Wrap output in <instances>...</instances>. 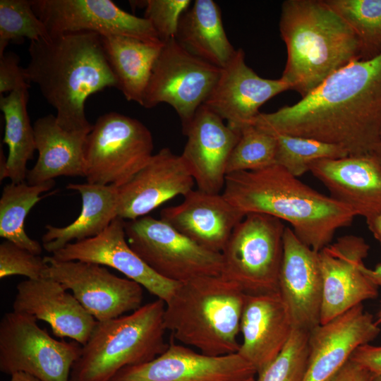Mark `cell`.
<instances>
[{"instance_id": "6da1fadb", "label": "cell", "mask_w": 381, "mask_h": 381, "mask_svg": "<svg viewBox=\"0 0 381 381\" xmlns=\"http://www.w3.org/2000/svg\"><path fill=\"white\" fill-rule=\"evenodd\" d=\"M253 125L332 144L349 155L370 153L381 141V54L339 69L293 105L260 113Z\"/></svg>"}, {"instance_id": "7a4b0ae2", "label": "cell", "mask_w": 381, "mask_h": 381, "mask_svg": "<svg viewBox=\"0 0 381 381\" xmlns=\"http://www.w3.org/2000/svg\"><path fill=\"white\" fill-rule=\"evenodd\" d=\"M27 81L36 84L56 111L59 125L69 132L89 133L87 99L107 87H116L101 36L91 32L64 33L30 42Z\"/></svg>"}, {"instance_id": "3957f363", "label": "cell", "mask_w": 381, "mask_h": 381, "mask_svg": "<svg viewBox=\"0 0 381 381\" xmlns=\"http://www.w3.org/2000/svg\"><path fill=\"white\" fill-rule=\"evenodd\" d=\"M222 195L244 215L261 213L288 222L296 236L317 252L356 217L277 164L227 174Z\"/></svg>"}, {"instance_id": "277c9868", "label": "cell", "mask_w": 381, "mask_h": 381, "mask_svg": "<svg viewBox=\"0 0 381 381\" xmlns=\"http://www.w3.org/2000/svg\"><path fill=\"white\" fill-rule=\"evenodd\" d=\"M279 32L287 52L281 78L301 98L350 63L362 60L359 40L324 0H286Z\"/></svg>"}, {"instance_id": "5b68a950", "label": "cell", "mask_w": 381, "mask_h": 381, "mask_svg": "<svg viewBox=\"0 0 381 381\" xmlns=\"http://www.w3.org/2000/svg\"><path fill=\"white\" fill-rule=\"evenodd\" d=\"M246 298L221 274L179 283L165 303L164 325L181 344L212 356L237 353Z\"/></svg>"}, {"instance_id": "8992f818", "label": "cell", "mask_w": 381, "mask_h": 381, "mask_svg": "<svg viewBox=\"0 0 381 381\" xmlns=\"http://www.w3.org/2000/svg\"><path fill=\"white\" fill-rule=\"evenodd\" d=\"M161 299L116 318L97 321L69 381H109L121 369L148 362L168 347Z\"/></svg>"}, {"instance_id": "52a82bcc", "label": "cell", "mask_w": 381, "mask_h": 381, "mask_svg": "<svg viewBox=\"0 0 381 381\" xmlns=\"http://www.w3.org/2000/svg\"><path fill=\"white\" fill-rule=\"evenodd\" d=\"M285 227L265 214H246L221 253V275L246 294L278 292Z\"/></svg>"}, {"instance_id": "ba28073f", "label": "cell", "mask_w": 381, "mask_h": 381, "mask_svg": "<svg viewBox=\"0 0 381 381\" xmlns=\"http://www.w3.org/2000/svg\"><path fill=\"white\" fill-rule=\"evenodd\" d=\"M153 140L140 121L111 111L97 119L85 146L87 182L120 187L152 157Z\"/></svg>"}, {"instance_id": "9c48e42d", "label": "cell", "mask_w": 381, "mask_h": 381, "mask_svg": "<svg viewBox=\"0 0 381 381\" xmlns=\"http://www.w3.org/2000/svg\"><path fill=\"white\" fill-rule=\"evenodd\" d=\"M82 345L51 337L37 320L15 311L0 322V370L11 375L23 372L41 381H69Z\"/></svg>"}, {"instance_id": "30bf717a", "label": "cell", "mask_w": 381, "mask_h": 381, "mask_svg": "<svg viewBox=\"0 0 381 381\" xmlns=\"http://www.w3.org/2000/svg\"><path fill=\"white\" fill-rule=\"evenodd\" d=\"M131 249L158 275L183 283L221 274V253L201 247L162 219L144 216L125 221Z\"/></svg>"}, {"instance_id": "8fae6325", "label": "cell", "mask_w": 381, "mask_h": 381, "mask_svg": "<svg viewBox=\"0 0 381 381\" xmlns=\"http://www.w3.org/2000/svg\"><path fill=\"white\" fill-rule=\"evenodd\" d=\"M221 71L190 54L176 38L171 39L164 42L154 64L141 106L150 109L159 103L169 104L184 128L211 94Z\"/></svg>"}, {"instance_id": "7c38bea8", "label": "cell", "mask_w": 381, "mask_h": 381, "mask_svg": "<svg viewBox=\"0 0 381 381\" xmlns=\"http://www.w3.org/2000/svg\"><path fill=\"white\" fill-rule=\"evenodd\" d=\"M43 277L60 283L97 321H105L135 311L143 305V287L121 278L105 267L83 261H59L44 256Z\"/></svg>"}, {"instance_id": "4fadbf2b", "label": "cell", "mask_w": 381, "mask_h": 381, "mask_svg": "<svg viewBox=\"0 0 381 381\" xmlns=\"http://www.w3.org/2000/svg\"><path fill=\"white\" fill-rule=\"evenodd\" d=\"M50 36L91 32L162 42L151 23L131 14L111 0H31Z\"/></svg>"}, {"instance_id": "5bb4252c", "label": "cell", "mask_w": 381, "mask_h": 381, "mask_svg": "<svg viewBox=\"0 0 381 381\" xmlns=\"http://www.w3.org/2000/svg\"><path fill=\"white\" fill-rule=\"evenodd\" d=\"M369 248L362 237L346 235L318 252L323 285L320 324L378 295V287L362 270Z\"/></svg>"}, {"instance_id": "9a60e30c", "label": "cell", "mask_w": 381, "mask_h": 381, "mask_svg": "<svg viewBox=\"0 0 381 381\" xmlns=\"http://www.w3.org/2000/svg\"><path fill=\"white\" fill-rule=\"evenodd\" d=\"M255 374L238 353L207 356L171 342L155 358L126 367L109 381H245Z\"/></svg>"}, {"instance_id": "2e32d148", "label": "cell", "mask_w": 381, "mask_h": 381, "mask_svg": "<svg viewBox=\"0 0 381 381\" xmlns=\"http://www.w3.org/2000/svg\"><path fill=\"white\" fill-rule=\"evenodd\" d=\"M322 290L318 252L304 244L291 228L286 226L279 292L293 328L310 332L320 324Z\"/></svg>"}, {"instance_id": "e0dca14e", "label": "cell", "mask_w": 381, "mask_h": 381, "mask_svg": "<svg viewBox=\"0 0 381 381\" xmlns=\"http://www.w3.org/2000/svg\"><path fill=\"white\" fill-rule=\"evenodd\" d=\"M288 90L290 86L281 78L272 80L259 76L246 64L244 52L238 49L222 68L204 104L226 120L229 127L241 132L253 124L262 104Z\"/></svg>"}, {"instance_id": "ac0fdd59", "label": "cell", "mask_w": 381, "mask_h": 381, "mask_svg": "<svg viewBox=\"0 0 381 381\" xmlns=\"http://www.w3.org/2000/svg\"><path fill=\"white\" fill-rule=\"evenodd\" d=\"M52 256L59 261H83L114 268L165 303L179 284L158 275L131 249L125 220L119 217L99 235L70 243Z\"/></svg>"}, {"instance_id": "d6986e66", "label": "cell", "mask_w": 381, "mask_h": 381, "mask_svg": "<svg viewBox=\"0 0 381 381\" xmlns=\"http://www.w3.org/2000/svg\"><path fill=\"white\" fill-rule=\"evenodd\" d=\"M223 121L203 104L183 128L187 142L181 155L198 189L212 194L224 189L227 163L241 135Z\"/></svg>"}, {"instance_id": "ffe728a7", "label": "cell", "mask_w": 381, "mask_h": 381, "mask_svg": "<svg viewBox=\"0 0 381 381\" xmlns=\"http://www.w3.org/2000/svg\"><path fill=\"white\" fill-rule=\"evenodd\" d=\"M194 179L181 155L161 149L128 182L118 187V217L133 220L169 200L185 196Z\"/></svg>"}, {"instance_id": "44dd1931", "label": "cell", "mask_w": 381, "mask_h": 381, "mask_svg": "<svg viewBox=\"0 0 381 381\" xmlns=\"http://www.w3.org/2000/svg\"><path fill=\"white\" fill-rule=\"evenodd\" d=\"M380 329L371 314L358 305L309 332L308 361L303 381H327L360 346Z\"/></svg>"}, {"instance_id": "7402d4cb", "label": "cell", "mask_w": 381, "mask_h": 381, "mask_svg": "<svg viewBox=\"0 0 381 381\" xmlns=\"http://www.w3.org/2000/svg\"><path fill=\"white\" fill-rule=\"evenodd\" d=\"M13 310L49 324L54 334L82 346L90 339L97 321L73 294L48 277L27 279L16 286Z\"/></svg>"}, {"instance_id": "603a6c76", "label": "cell", "mask_w": 381, "mask_h": 381, "mask_svg": "<svg viewBox=\"0 0 381 381\" xmlns=\"http://www.w3.org/2000/svg\"><path fill=\"white\" fill-rule=\"evenodd\" d=\"M309 171L356 216L368 222L381 213V167L371 153L318 160Z\"/></svg>"}, {"instance_id": "cb8c5ba5", "label": "cell", "mask_w": 381, "mask_h": 381, "mask_svg": "<svg viewBox=\"0 0 381 381\" xmlns=\"http://www.w3.org/2000/svg\"><path fill=\"white\" fill-rule=\"evenodd\" d=\"M244 215L222 194L192 190L180 204L166 207L160 219L198 245L222 253Z\"/></svg>"}, {"instance_id": "d4e9b609", "label": "cell", "mask_w": 381, "mask_h": 381, "mask_svg": "<svg viewBox=\"0 0 381 381\" xmlns=\"http://www.w3.org/2000/svg\"><path fill=\"white\" fill-rule=\"evenodd\" d=\"M293 330L279 292L246 294L238 353L256 370L262 371L281 353Z\"/></svg>"}, {"instance_id": "484cf974", "label": "cell", "mask_w": 381, "mask_h": 381, "mask_svg": "<svg viewBox=\"0 0 381 381\" xmlns=\"http://www.w3.org/2000/svg\"><path fill=\"white\" fill-rule=\"evenodd\" d=\"M33 127L38 158L34 167L28 170V184L44 183L61 176H85V146L88 133L65 131L52 114L40 117Z\"/></svg>"}, {"instance_id": "4316f807", "label": "cell", "mask_w": 381, "mask_h": 381, "mask_svg": "<svg viewBox=\"0 0 381 381\" xmlns=\"http://www.w3.org/2000/svg\"><path fill=\"white\" fill-rule=\"evenodd\" d=\"M67 189L78 191L82 198L79 216L64 227L46 225L42 236L43 248L54 253L67 244L95 237L118 217V187L90 183H69Z\"/></svg>"}, {"instance_id": "83f0119b", "label": "cell", "mask_w": 381, "mask_h": 381, "mask_svg": "<svg viewBox=\"0 0 381 381\" xmlns=\"http://www.w3.org/2000/svg\"><path fill=\"white\" fill-rule=\"evenodd\" d=\"M194 56L223 68L236 49L226 35L219 6L213 0H196L182 15L176 37Z\"/></svg>"}, {"instance_id": "f1b7e54d", "label": "cell", "mask_w": 381, "mask_h": 381, "mask_svg": "<svg viewBox=\"0 0 381 381\" xmlns=\"http://www.w3.org/2000/svg\"><path fill=\"white\" fill-rule=\"evenodd\" d=\"M117 88L128 101L141 105L154 64L164 42L152 43L120 35L101 36Z\"/></svg>"}, {"instance_id": "f546056e", "label": "cell", "mask_w": 381, "mask_h": 381, "mask_svg": "<svg viewBox=\"0 0 381 381\" xmlns=\"http://www.w3.org/2000/svg\"><path fill=\"white\" fill-rule=\"evenodd\" d=\"M28 88L20 87L6 96H0V109L5 121L3 143L8 147L6 159L1 150V181L8 178L14 183L24 182L27 163L36 150L34 127L27 109Z\"/></svg>"}, {"instance_id": "4dcf8cb0", "label": "cell", "mask_w": 381, "mask_h": 381, "mask_svg": "<svg viewBox=\"0 0 381 381\" xmlns=\"http://www.w3.org/2000/svg\"><path fill=\"white\" fill-rule=\"evenodd\" d=\"M54 180L30 185L11 182L4 186L0 199V236L35 255L42 247L28 236L25 230V218L30 210L42 199L41 194L51 190Z\"/></svg>"}, {"instance_id": "1f68e13d", "label": "cell", "mask_w": 381, "mask_h": 381, "mask_svg": "<svg viewBox=\"0 0 381 381\" xmlns=\"http://www.w3.org/2000/svg\"><path fill=\"white\" fill-rule=\"evenodd\" d=\"M360 41L362 60L381 54V0H324Z\"/></svg>"}, {"instance_id": "d6a6232c", "label": "cell", "mask_w": 381, "mask_h": 381, "mask_svg": "<svg viewBox=\"0 0 381 381\" xmlns=\"http://www.w3.org/2000/svg\"><path fill=\"white\" fill-rule=\"evenodd\" d=\"M272 135L277 140L275 164L297 178L310 171V165L318 160L349 155L341 147L320 140L286 134Z\"/></svg>"}, {"instance_id": "836d02e7", "label": "cell", "mask_w": 381, "mask_h": 381, "mask_svg": "<svg viewBox=\"0 0 381 381\" xmlns=\"http://www.w3.org/2000/svg\"><path fill=\"white\" fill-rule=\"evenodd\" d=\"M49 37L31 0L0 1V57L11 42L21 43L25 38L32 42Z\"/></svg>"}, {"instance_id": "e575fe53", "label": "cell", "mask_w": 381, "mask_h": 381, "mask_svg": "<svg viewBox=\"0 0 381 381\" xmlns=\"http://www.w3.org/2000/svg\"><path fill=\"white\" fill-rule=\"evenodd\" d=\"M277 140L274 135L252 124L241 131L229 157L226 174L259 170L275 164Z\"/></svg>"}, {"instance_id": "d590c367", "label": "cell", "mask_w": 381, "mask_h": 381, "mask_svg": "<svg viewBox=\"0 0 381 381\" xmlns=\"http://www.w3.org/2000/svg\"><path fill=\"white\" fill-rule=\"evenodd\" d=\"M309 332L293 328L283 350L258 374L255 381H303L308 361Z\"/></svg>"}, {"instance_id": "8d00e7d4", "label": "cell", "mask_w": 381, "mask_h": 381, "mask_svg": "<svg viewBox=\"0 0 381 381\" xmlns=\"http://www.w3.org/2000/svg\"><path fill=\"white\" fill-rule=\"evenodd\" d=\"M47 264L44 258L5 240L0 244V278L21 275L30 279L43 277Z\"/></svg>"}, {"instance_id": "74e56055", "label": "cell", "mask_w": 381, "mask_h": 381, "mask_svg": "<svg viewBox=\"0 0 381 381\" xmlns=\"http://www.w3.org/2000/svg\"><path fill=\"white\" fill-rule=\"evenodd\" d=\"M190 2L189 0L145 1L144 18L151 23L162 42L176 38L180 19Z\"/></svg>"}, {"instance_id": "f35d334b", "label": "cell", "mask_w": 381, "mask_h": 381, "mask_svg": "<svg viewBox=\"0 0 381 381\" xmlns=\"http://www.w3.org/2000/svg\"><path fill=\"white\" fill-rule=\"evenodd\" d=\"M20 58L8 52L0 57V95L23 87H30L25 74L24 68L19 65Z\"/></svg>"}, {"instance_id": "ab89813d", "label": "cell", "mask_w": 381, "mask_h": 381, "mask_svg": "<svg viewBox=\"0 0 381 381\" xmlns=\"http://www.w3.org/2000/svg\"><path fill=\"white\" fill-rule=\"evenodd\" d=\"M349 359L373 375L381 376V346L368 344L361 345L353 351Z\"/></svg>"}, {"instance_id": "60d3db41", "label": "cell", "mask_w": 381, "mask_h": 381, "mask_svg": "<svg viewBox=\"0 0 381 381\" xmlns=\"http://www.w3.org/2000/svg\"><path fill=\"white\" fill-rule=\"evenodd\" d=\"M373 377V374L349 359L327 381H371Z\"/></svg>"}, {"instance_id": "b9f144b4", "label": "cell", "mask_w": 381, "mask_h": 381, "mask_svg": "<svg viewBox=\"0 0 381 381\" xmlns=\"http://www.w3.org/2000/svg\"><path fill=\"white\" fill-rule=\"evenodd\" d=\"M364 274L377 287L381 286V264L377 265L375 269H369L365 266L362 267Z\"/></svg>"}, {"instance_id": "7bdbcfd3", "label": "cell", "mask_w": 381, "mask_h": 381, "mask_svg": "<svg viewBox=\"0 0 381 381\" xmlns=\"http://www.w3.org/2000/svg\"><path fill=\"white\" fill-rule=\"evenodd\" d=\"M366 223L375 239L381 244V213Z\"/></svg>"}, {"instance_id": "ee69618b", "label": "cell", "mask_w": 381, "mask_h": 381, "mask_svg": "<svg viewBox=\"0 0 381 381\" xmlns=\"http://www.w3.org/2000/svg\"><path fill=\"white\" fill-rule=\"evenodd\" d=\"M11 376L10 381H41L35 376L23 372L13 373Z\"/></svg>"}, {"instance_id": "f6af8a7d", "label": "cell", "mask_w": 381, "mask_h": 381, "mask_svg": "<svg viewBox=\"0 0 381 381\" xmlns=\"http://www.w3.org/2000/svg\"><path fill=\"white\" fill-rule=\"evenodd\" d=\"M377 159L381 167V141L379 142L370 152Z\"/></svg>"}, {"instance_id": "bcb514c9", "label": "cell", "mask_w": 381, "mask_h": 381, "mask_svg": "<svg viewBox=\"0 0 381 381\" xmlns=\"http://www.w3.org/2000/svg\"><path fill=\"white\" fill-rule=\"evenodd\" d=\"M371 381H381V376L373 375Z\"/></svg>"}, {"instance_id": "7dc6e473", "label": "cell", "mask_w": 381, "mask_h": 381, "mask_svg": "<svg viewBox=\"0 0 381 381\" xmlns=\"http://www.w3.org/2000/svg\"><path fill=\"white\" fill-rule=\"evenodd\" d=\"M245 381H255V378L253 377H250V378H249V379H248V380H246Z\"/></svg>"}, {"instance_id": "c3c4849f", "label": "cell", "mask_w": 381, "mask_h": 381, "mask_svg": "<svg viewBox=\"0 0 381 381\" xmlns=\"http://www.w3.org/2000/svg\"><path fill=\"white\" fill-rule=\"evenodd\" d=\"M380 319H381V313H380Z\"/></svg>"}, {"instance_id": "681fc988", "label": "cell", "mask_w": 381, "mask_h": 381, "mask_svg": "<svg viewBox=\"0 0 381 381\" xmlns=\"http://www.w3.org/2000/svg\"><path fill=\"white\" fill-rule=\"evenodd\" d=\"M380 137H381V133H380Z\"/></svg>"}]
</instances>
